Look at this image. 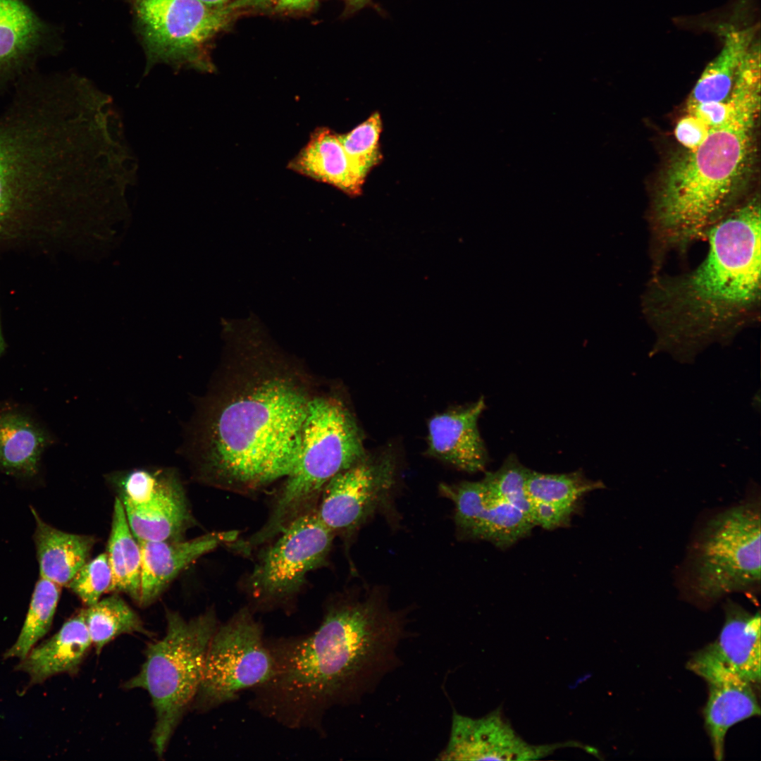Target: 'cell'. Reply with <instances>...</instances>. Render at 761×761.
I'll return each mask as SVG.
<instances>
[{
    "label": "cell",
    "mask_w": 761,
    "mask_h": 761,
    "mask_svg": "<svg viewBox=\"0 0 761 761\" xmlns=\"http://www.w3.org/2000/svg\"><path fill=\"white\" fill-rule=\"evenodd\" d=\"M92 645L83 609L51 638L34 646L18 668L28 674L33 683H41L56 674L76 671Z\"/></svg>",
    "instance_id": "d6986e66"
},
{
    "label": "cell",
    "mask_w": 761,
    "mask_h": 761,
    "mask_svg": "<svg viewBox=\"0 0 761 761\" xmlns=\"http://www.w3.org/2000/svg\"><path fill=\"white\" fill-rule=\"evenodd\" d=\"M49 442V434L28 415L14 410L0 412V469L6 474L35 476Z\"/></svg>",
    "instance_id": "603a6c76"
},
{
    "label": "cell",
    "mask_w": 761,
    "mask_h": 761,
    "mask_svg": "<svg viewBox=\"0 0 761 761\" xmlns=\"http://www.w3.org/2000/svg\"><path fill=\"white\" fill-rule=\"evenodd\" d=\"M604 488L601 481L588 479L581 471L551 474L529 470L527 490L531 502H541L576 512L583 497Z\"/></svg>",
    "instance_id": "f1b7e54d"
},
{
    "label": "cell",
    "mask_w": 761,
    "mask_h": 761,
    "mask_svg": "<svg viewBox=\"0 0 761 761\" xmlns=\"http://www.w3.org/2000/svg\"><path fill=\"white\" fill-rule=\"evenodd\" d=\"M396 483V462L389 452L367 454L333 477L316 511L336 535L350 539L370 519L388 508Z\"/></svg>",
    "instance_id": "7c38bea8"
},
{
    "label": "cell",
    "mask_w": 761,
    "mask_h": 761,
    "mask_svg": "<svg viewBox=\"0 0 761 761\" xmlns=\"http://www.w3.org/2000/svg\"><path fill=\"white\" fill-rule=\"evenodd\" d=\"M440 755L442 760H525L533 757V749L496 715L475 720L456 714Z\"/></svg>",
    "instance_id": "e0dca14e"
},
{
    "label": "cell",
    "mask_w": 761,
    "mask_h": 761,
    "mask_svg": "<svg viewBox=\"0 0 761 761\" xmlns=\"http://www.w3.org/2000/svg\"><path fill=\"white\" fill-rule=\"evenodd\" d=\"M725 120L667 167L653 202L654 256L683 252L727 214L751 164L760 104V46L752 44L727 98Z\"/></svg>",
    "instance_id": "5b68a950"
},
{
    "label": "cell",
    "mask_w": 761,
    "mask_h": 761,
    "mask_svg": "<svg viewBox=\"0 0 761 761\" xmlns=\"http://www.w3.org/2000/svg\"><path fill=\"white\" fill-rule=\"evenodd\" d=\"M335 536L316 508L290 522L264 551L247 579L250 608L266 611L291 604L307 575L326 564Z\"/></svg>",
    "instance_id": "30bf717a"
},
{
    "label": "cell",
    "mask_w": 761,
    "mask_h": 761,
    "mask_svg": "<svg viewBox=\"0 0 761 761\" xmlns=\"http://www.w3.org/2000/svg\"><path fill=\"white\" fill-rule=\"evenodd\" d=\"M223 333V359L202 400L191 452L201 481L254 490L289 472L316 390L257 321H226Z\"/></svg>",
    "instance_id": "6da1fadb"
},
{
    "label": "cell",
    "mask_w": 761,
    "mask_h": 761,
    "mask_svg": "<svg viewBox=\"0 0 761 761\" xmlns=\"http://www.w3.org/2000/svg\"><path fill=\"white\" fill-rule=\"evenodd\" d=\"M111 571L108 592H123L137 604L140 595L141 550L132 533L119 497L113 505L111 533L106 552Z\"/></svg>",
    "instance_id": "d4e9b609"
},
{
    "label": "cell",
    "mask_w": 761,
    "mask_h": 761,
    "mask_svg": "<svg viewBox=\"0 0 761 761\" xmlns=\"http://www.w3.org/2000/svg\"><path fill=\"white\" fill-rule=\"evenodd\" d=\"M690 670L703 678L709 695L704 717L714 758L723 760L724 738L736 723L760 714L753 685L726 665L709 645L688 664Z\"/></svg>",
    "instance_id": "5bb4252c"
},
{
    "label": "cell",
    "mask_w": 761,
    "mask_h": 761,
    "mask_svg": "<svg viewBox=\"0 0 761 761\" xmlns=\"http://www.w3.org/2000/svg\"><path fill=\"white\" fill-rule=\"evenodd\" d=\"M166 620V635L149 645L140 671L125 685L143 688L151 697L156 714L151 741L159 757L193 703L206 651L219 624L214 609L188 621L168 610Z\"/></svg>",
    "instance_id": "52a82bcc"
},
{
    "label": "cell",
    "mask_w": 761,
    "mask_h": 761,
    "mask_svg": "<svg viewBox=\"0 0 761 761\" xmlns=\"http://www.w3.org/2000/svg\"><path fill=\"white\" fill-rule=\"evenodd\" d=\"M575 512L571 509L548 504L532 502L531 519L535 526L552 530L569 525Z\"/></svg>",
    "instance_id": "e575fe53"
},
{
    "label": "cell",
    "mask_w": 761,
    "mask_h": 761,
    "mask_svg": "<svg viewBox=\"0 0 761 761\" xmlns=\"http://www.w3.org/2000/svg\"><path fill=\"white\" fill-rule=\"evenodd\" d=\"M441 494L454 505L457 536L489 541L507 548L528 536L535 526L523 512L497 495L481 479L441 484Z\"/></svg>",
    "instance_id": "4fadbf2b"
},
{
    "label": "cell",
    "mask_w": 761,
    "mask_h": 761,
    "mask_svg": "<svg viewBox=\"0 0 761 761\" xmlns=\"http://www.w3.org/2000/svg\"><path fill=\"white\" fill-rule=\"evenodd\" d=\"M760 202L735 206L705 235L708 247L691 271L654 276L643 311L664 345L725 339L755 321L760 309Z\"/></svg>",
    "instance_id": "277c9868"
},
{
    "label": "cell",
    "mask_w": 761,
    "mask_h": 761,
    "mask_svg": "<svg viewBox=\"0 0 761 761\" xmlns=\"http://www.w3.org/2000/svg\"><path fill=\"white\" fill-rule=\"evenodd\" d=\"M263 0H236L211 8L199 0H136L149 61L199 64L203 45L236 16Z\"/></svg>",
    "instance_id": "8fae6325"
},
{
    "label": "cell",
    "mask_w": 761,
    "mask_h": 761,
    "mask_svg": "<svg viewBox=\"0 0 761 761\" xmlns=\"http://www.w3.org/2000/svg\"><path fill=\"white\" fill-rule=\"evenodd\" d=\"M274 659L261 623L245 606L218 624L208 647L194 708L206 712L268 681Z\"/></svg>",
    "instance_id": "9c48e42d"
},
{
    "label": "cell",
    "mask_w": 761,
    "mask_h": 761,
    "mask_svg": "<svg viewBox=\"0 0 761 761\" xmlns=\"http://www.w3.org/2000/svg\"><path fill=\"white\" fill-rule=\"evenodd\" d=\"M710 129L695 115L687 113L678 121L674 134L677 141L686 150H689L699 145L707 136Z\"/></svg>",
    "instance_id": "836d02e7"
},
{
    "label": "cell",
    "mask_w": 761,
    "mask_h": 761,
    "mask_svg": "<svg viewBox=\"0 0 761 761\" xmlns=\"http://www.w3.org/2000/svg\"><path fill=\"white\" fill-rule=\"evenodd\" d=\"M61 586L44 578L37 581L29 609L16 643L6 658L23 659L49 630L61 594Z\"/></svg>",
    "instance_id": "f546056e"
},
{
    "label": "cell",
    "mask_w": 761,
    "mask_h": 761,
    "mask_svg": "<svg viewBox=\"0 0 761 761\" xmlns=\"http://www.w3.org/2000/svg\"><path fill=\"white\" fill-rule=\"evenodd\" d=\"M381 129L380 116L375 113L349 132L340 135L352 169L364 182L381 159L378 146Z\"/></svg>",
    "instance_id": "4dcf8cb0"
},
{
    "label": "cell",
    "mask_w": 761,
    "mask_h": 761,
    "mask_svg": "<svg viewBox=\"0 0 761 761\" xmlns=\"http://www.w3.org/2000/svg\"><path fill=\"white\" fill-rule=\"evenodd\" d=\"M728 99L722 101H706L687 108V113H691L700 118L709 128L722 123L729 113Z\"/></svg>",
    "instance_id": "d590c367"
},
{
    "label": "cell",
    "mask_w": 761,
    "mask_h": 761,
    "mask_svg": "<svg viewBox=\"0 0 761 761\" xmlns=\"http://www.w3.org/2000/svg\"><path fill=\"white\" fill-rule=\"evenodd\" d=\"M49 31L24 0H0V84L21 73L37 56Z\"/></svg>",
    "instance_id": "ac0fdd59"
},
{
    "label": "cell",
    "mask_w": 761,
    "mask_h": 761,
    "mask_svg": "<svg viewBox=\"0 0 761 761\" xmlns=\"http://www.w3.org/2000/svg\"><path fill=\"white\" fill-rule=\"evenodd\" d=\"M31 509L36 521L34 540L40 577L67 586L87 562L95 538L55 528L42 521L35 509Z\"/></svg>",
    "instance_id": "7402d4cb"
},
{
    "label": "cell",
    "mask_w": 761,
    "mask_h": 761,
    "mask_svg": "<svg viewBox=\"0 0 761 761\" xmlns=\"http://www.w3.org/2000/svg\"><path fill=\"white\" fill-rule=\"evenodd\" d=\"M111 571L106 553L87 561L75 574L67 586L87 607L96 603L109 591Z\"/></svg>",
    "instance_id": "d6a6232c"
},
{
    "label": "cell",
    "mask_w": 761,
    "mask_h": 761,
    "mask_svg": "<svg viewBox=\"0 0 761 761\" xmlns=\"http://www.w3.org/2000/svg\"><path fill=\"white\" fill-rule=\"evenodd\" d=\"M366 454L362 433L338 397L314 393L307 408L292 465L265 524L248 538L257 547L316 507L327 483Z\"/></svg>",
    "instance_id": "8992f818"
},
{
    "label": "cell",
    "mask_w": 761,
    "mask_h": 761,
    "mask_svg": "<svg viewBox=\"0 0 761 761\" xmlns=\"http://www.w3.org/2000/svg\"><path fill=\"white\" fill-rule=\"evenodd\" d=\"M92 645L99 654L117 636L132 633L148 635L137 613L118 595L99 600L84 609Z\"/></svg>",
    "instance_id": "83f0119b"
},
{
    "label": "cell",
    "mask_w": 761,
    "mask_h": 761,
    "mask_svg": "<svg viewBox=\"0 0 761 761\" xmlns=\"http://www.w3.org/2000/svg\"><path fill=\"white\" fill-rule=\"evenodd\" d=\"M725 621L717 640L710 644L719 658L753 686L760 682V615L726 604Z\"/></svg>",
    "instance_id": "ffe728a7"
},
{
    "label": "cell",
    "mask_w": 761,
    "mask_h": 761,
    "mask_svg": "<svg viewBox=\"0 0 761 761\" xmlns=\"http://www.w3.org/2000/svg\"><path fill=\"white\" fill-rule=\"evenodd\" d=\"M206 6L211 8L225 7L236 0H199Z\"/></svg>",
    "instance_id": "74e56055"
},
{
    "label": "cell",
    "mask_w": 761,
    "mask_h": 761,
    "mask_svg": "<svg viewBox=\"0 0 761 761\" xmlns=\"http://www.w3.org/2000/svg\"><path fill=\"white\" fill-rule=\"evenodd\" d=\"M349 1H350L351 2H352V3L355 4H357V5H360V4L361 5V4H364V3H366L367 0H349Z\"/></svg>",
    "instance_id": "ab89813d"
},
{
    "label": "cell",
    "mask_w": 761,
    "mask_h": 761,
    "mask_svg": "<svg viewBox=\"0 0 761 761\" xmlns=\"http://www.w3.org/2000/svg\"><path fill=\"white\" fill-rule=\"evenodd\" d=\"M759 24L736 27L731 26L723 33V46L717 56L704 69L687 101L691 107L706 101L727 99L739 67L755 37Z\"/></svg>",
    "instance_id": "cb8c5ba5"
},
{
    "label": "cell",
    "mask_w": 761,
    "mask_h": 761,
    "mask_svg": "<svg viewBox=\"0 0 761 761\" xmlns=\"http://www.w3.org/2000/svg\"><path fill=\"white\" fill-rule=\"evenodd\" d=\"M67 80L21 85L0 119V243L46 225L90 180V108Z\"/></svg>",
    "instance_id": "3957f363"
},
{
    "label": "cell",
    "mask_w": 761,
    "mask_h": 761,
    "mask_svg": "<svg viewBox=\"0 0 761 761\" xmlns=\"http://www.w3.org/2000/svg\"><path fill=\"white\" fill-rule=\"evenodd\" d=\"M689 564L688 587L704 602L759 590L760 501L745 500L709 519L691 546Z\"/></svg>",
    "instance_id": "ba28073f"
},
{
    "label": "cell",
    "mask_w": 761,
    "mask_h": 761,
    "mask_svg": "<svg viewBox=\"0 0 761 761\" xmlns=\"http://www.w3.org/2000/svg\"><path fill=\"white\" fill-rule=\"evenodd\" d=\"M529 470L512 454L499 469L486 472L482 479L497 495L523 512L532 521V502L527 490Z\"/></svg>",
    "instance_id": "1f68e13d"
},
{
    "label": "cell",
    "mask_w": 761,
    "mask_h": 761,
    "mask_svg": "<svg viewBox=\"0 0 761 761\" xmlns=\"http://www.w3.org/2000/svg\"><path fill=\"white\" fill-rule=\"evenodd\" d=\"M485 407L481 397L467 407L433 417L428 423V454L462 471H483L488 454L477 422Z\"/></svg>",
    "instance_id": "2e32d148"
},
{
    "label": "cell",
    "mask_w": 761,
    "mask_h": 761,
    "mask_svg": "<svg viewBox=\"0 0 761 761\" xmlns=\"http://www.w3.org/2000/svg\"><path fill=\"white\" fill-rule=\"evenodd\" d=\"M5 347H6V343H5L4 337H3L2 330H1V321H0V356L4 352Z\"/></svg>",
    "instance_id": "f35d334b"
},
{
    "label": "cell",
    "mask_w": 761,
    "mask_h": 761,
    "mask_svg": "<svg viewBox=\"0 0 761 761\" xmlns=\"http://www.w3.org/2000/svg\"><path fill=\"white\" fill-rule=\"evenodd\" d=\"M237 531L212 532L189 540H138L141 550L140 595L138 604L154 602L188 566L219 545L235 542Z\"/></svg>",
    "instance_id": "9a60e30c"
},
{
    "label": "cell",
    "mask_w": 761,
    "mask_h": 761,
    "mask_svg": "<svg viewBox=\"0 0 761 761\" xmlns=\"http://www.w3.org/2000/svg\"><path fill=\"white\" fill-rule=\"evenodd\" d=\"M109 479L117 487L122 503L135 508L154 507L185 496L173 469H138L114 473Z\"/></svg>",
    "instance_id": "484cf974"
},
{
    "label": "cell",
    "mask_w": 761,
    "mask_h": 761,
    "mask_svg": "<svg viewBox=\"0 0 761 761\" xmlns=\"http://www.w3.org/2000/svg\"><path fill=\"white\" fill-rule=\"evenodd\" d=\"M290 167L351 196L359 195L361 192L364 181L352 169L340 135L327 128L315 131Z\"/></svg>",
    "instance_id": "44dd1931"
},
{
    "label": "cell",
    "mask_w": 761,
    "mask_h": 761,
    "mask_svg": "<svg viewBox=\"0 0 761 761\" xmlns=\"http://www.w3.org/2000/svg\"><path fill=\"white\" fill-rule=\"evenodd\" d=\"M313 0H278V6L280 8L286 9H304L308 8Z\"/></svg>",
    "instance_id": "8d00e7d4"
},
{
    "label": "cell",
    "mask_w": 761,
    "mask_h": 761,
    "mask_svg": "<svg viewBox=\"0 0 761 761\" xmlns=\"http://www.w3.org/2000/svg\"><path fill=\"white\" fill-rule=\"evenodd\" d=\"M130 528L137 540H179L193 524L186 497L148 508L123 505Z\"/></svg>",
    "instance_id": "4316f807"
},
{
    "label": "cell",
    "mask_w": 761,
    "mask_h": 761,
    "mask_svg": "<svg viewBox=\"0 0 761 761\" xmlns=\"http://www.w3.org/2000/svg\"><path fill=\"white\" fill-rule=\"evenodd\" d=\"M406 620L378 592L333 600L314 631L267 639L273 673L250 691L249 708L288 729L323 734L329 710L359 701L396 667Z\"/></svg>",
    "instance_id": "7a4b0ae2"
}]
</instances>
